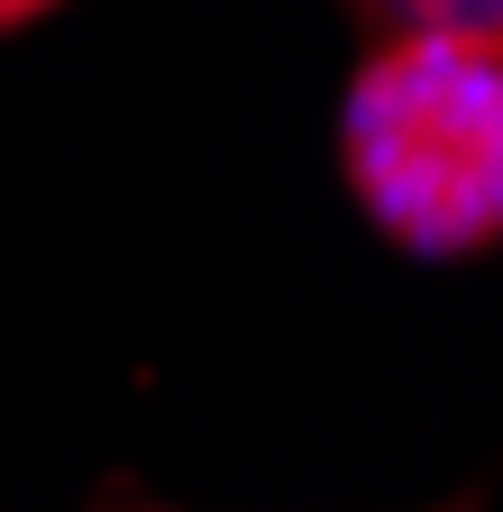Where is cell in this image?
I'll use <instances>...</instances> for the list:
<instances>
[{
    "label": "cell",
    "mask_w": 503,
    "mask_h": 512,
    "mask_svg": "<svg viewBox=\"0 0 503 512\" xmlns=\"http://www.w3.org/2000/svg\"><path fill=\"white\" fill-rule=\"evenodd\" d=\"M46 10H65V0H0V37L28 28V19H46Z\"/></svg>",
    "instance_id": "obj_4"
},
{
    "label": "cell",
    "mask_w": 503,
    "mask_h": 512,
    "mask_svg": "<svg viewBox=\"0 0 503 512\" xmlns=\"http://www.w3.org/2000/svg\"><path fill=\"white\" fill-rule=\"evenodd\" d=\"M339 10L375 37H421V46H476V55H503V0H339Z\"/></svg>",
    "instance_id": "obj_2"
},
{
    "label": "cell",
    "mask_w": 503,
    "mask_h": 512,
    "mask_svg": "<svg viewBox=\"0 0 503 512\" xmlns=\"http://www.w3.org/2000/svg\"><path fill=\"white\" fill-rule=\"evenodd\" d=\"M92 512H174V503H147V494H129V485H110ZM439 512H485V494H458V503H439Z\"/></svg>",
    "instance_id": "obj_3"
},
{
    "label": "cell",
    "mask_w": 503,
    "mask_h": 512,
    "mask_svg": "<svg viewBox=\"0 0 503 512\" xmlns=\"http://www.w3.org/2000/svg\"><path fill=\"white\" fill-rule=\"evenodd\" d=\"M339 174L403 256L503 247V55L366 46L339 101Z\"/></svg>",
    "instance_id": "obj_1"
}]
</instances>
